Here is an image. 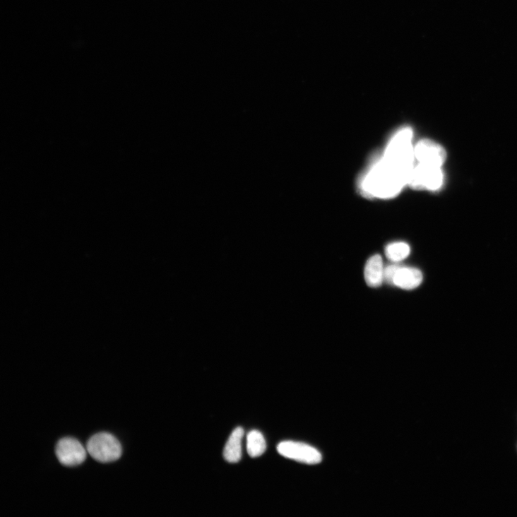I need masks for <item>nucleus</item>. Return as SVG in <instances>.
<instances>
[{"label":"nucleus","instance_id":"obj_1","mask_svg":"<svg viewBox=\"0 0 517 517\" xmlns=\"http://www.w3.org/2000/svg\"><path fill=\"white\" fill-rule=\"evenodd\" d=\"M410 175V171L383 156L367 172L362 189L369 196L391 198L408 184Z\"/></svg>","mask_w":517,"mask_h":517},{"label":"nucleus","instance_id":"obj_2","mask_svg":"<svg viewBox=\"0 0 517 517\" xmlns=\"http://www.w3.org/2000/svg\"><path fill=\"white\" fill-rule=\"evenodd\" d=\"M86 449L95 460L105 463L118 460L122 453L119 441L108 433L93 436L89 440Z\"/></svg>","mask_w":517,"mask_h":517},{"label":"nucleus","instance_id":"obj_3","mask_svg":"<svg viewBox=\"0 0 517 517\" xmlns=\"http://www.w3.org/2000/svg\"><path fill=\"white\" fill-rule=\"evenodd\" d=\"M444 174L441 167L415 163L408 180V186L413 189L437 191L443 185Z\"/></svg>","mask_w":517,"mask_h":517},{"label":"nucleus","instance_id":"obj_4","mask_svg":"<svg viewBox=\"0 0 517 517\" xmlns=\"http://www.w3.org/2000/svg\"><path fill=\"white\" fill-rule=\"evenodd\" d=\"M278 451L285 458L307 464H318L322 460L321 453L305 444L284 441L278 446Z\"/></svg>","mask_w":517,"mask_h":517},{"label":"nucleus","instance_id":"obj_5","mask_svg":"<svg viewBox=\"0 0 517 517\" xmlns=\"http://www.w3.org/2000/svg\"><path fill=\"white\" fill-rule=\"evenodd\" d=\"M56 454L59 462L66 466H76L86 458V451L79 441L73 438L61 439L57 445Z\"/></svg>","mask_w":517,"mask_h":517},{"label":"nucleus","instance_id":"obj_6","mask_svg":"<svg viewBox=\"0 0 517 517\" xmlns=\"http://www.w3.org/2000/svg\"><path fill=\"white\" fill-rule=\"evenodd\" d=\"M415 160L417 163L441 167L446 159V153L442 146L436 143L423 140L414 148Z\"/></svg>","mask_w":517,"mask_h":517},{"label":"nucleus","instance_id":"obj_7","mask_svg":"<svg viewBox=\"0 0 517 517\" xmlns=\"http://www.w3.org/2000/svg\"><path fill=\"white\" fill-rule=\"evenodd\" d=\"M384 271L382 258L376 254L370 257L364 268L365 281L371 287H380L384 283Z\"/></svg>","mask_w":517,"mask_h":517},{"label":"nucleus","instance_id":"obj_8","mask_svg":"<svg viewBox=\"0 0 517 517\" xmlns=\"http://www.w3.org/2000/svg\"><path fill=\"white\" fill-rule=\"evenodd\" d=\"M420 271L413 268L400 266L394 280V285L403 290H413L422 282Z\"/></svg>","mask_w":517,"mask_h":517},{"label":"nucleus","instance_id":"obj_9","mask_svg":"<svg viewBox=\"0 0 517 517\" xmlns=\"http://www.w3.org/2000/svg\"><path fill=\"white\" fill-rule=\"evenodd\" d=\"M244 429L239 427L230 436L224 451V457L230 463H235L242 458V441L244 437Z\"/></svg>","mask_w":517,"mask_h":517},{"label":"nucleus","instance_id":"obj_10","mask_svg":"<svg viewBox=\"0 0 517 517\" xmlns=\"http://www.w3.org/2000/svg\"><path fill=\"white\" fill-rule=\"evenodd\" d=\"M246 448L250 457L262 456L266 451V442L260 431L251 430L247 436Z\"/></svg>","mask_w":517,"mask_h":517},{"label":"nucleus","instance_id":"obj_11","mask_svg":"<svg viewBox=\"0 0 517 517\" xmlns=\"http://www.w3.org/2000/svg\"><path fill=\"white\" fill-rule=\"evenodd\" d=\"M410 253V246L403 242L391 243L385 248L386 256L388 260L394 263H398L405 260Z\"/></svg>","mask_w":517,"mask_h":517},{"label":"nucleus","instance_id":"obj_12","mask_svg":"<svg viewBox=\"0 0 517 517\" xmlns=\"http://www.w3.org/2000/svg\"><path fill=\"white\" fill-rule=\"evenodd\" d=\"M401 266L395 263L384 267V282L390 285H394L396 275Z\"/></svg>","mask_w":517,"mask_h":517}]
</instances>
